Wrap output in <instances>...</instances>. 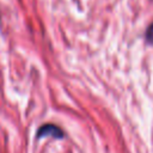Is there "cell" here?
I'll return each mask as SVG.
<instances>
[{
	"instance_id": "6da1fadb",
	"label": "cell",
	"mask_w": 153,
	"mask_h": 153,
	"mask_svg": "<svg viewBox=\"0 0 153 153\" xmlns=\"http://www.w3.org/2000/svg\"><path fill=\"white\" fill-rule=\"evenodd\" d=\"M44 136H53L55 139H62L63 137V131L60 127L51 124V123H47L43 124L38 130H37V139L44 137Z\"/></svg>"
},
{
	"instance_id": "7a4b0ae2",
	"label": "cell",
	"mask_w": 153,
	"mask_h": 153,
	"mask_svg": "<svg viewBox=\"0 0 153 153\" xmlns=\"http://www.w3.org/2000/svg\"><path fill=\"white\" fill-rule=\"evenodd\" d=\"M146 41L149 44H153V23L148 26V29L146 31Z\"/></svg>"
}]
</instances>
